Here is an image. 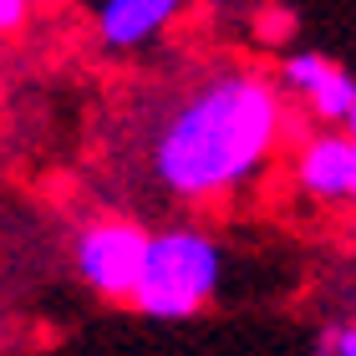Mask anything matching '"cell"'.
<instances>
[{"label":"cell","mask_w":356,"mask_h":356,"mask_svg":"<svg viewBox=\"0 0 356 356\" xmlns=\"http://www.w3.org/2000/svg\"><path fill=\"white\" fill-rule=\"evenodd\" d=\"M285 127L280 92L254 72L204 76L153 138V173L173 199H219L250 184Z\"/></svg>","instance_id":"obj_1"},{"label":"cell","mask_w":356,"mask_h":356,"mask_svg":"<svg viewBox=\"0 0 356 356\" xmlns=\"http://www.w3.org/2000/svg\"><path fill=\"white\" fill-rule=\"evenodd\" d=\"M224 254L199 229H163L148 245V265L133 290V305L153 321H188L199 316L219 290Z\"/></svg>","instance_id":"obj_2"},{"label":"cell","mask_w":356,"mask_h":356,"mask_svg":"<svg viewBox=\"0 0 356 356\" xmlns=\"http://www.w3.org/2000/svg\"><path fill=\"white\" fill-rule=\"evenodd\" d=\"M153 234L138 219H97L76 234V275L102 300H133Z\"/></svg>","instance_id":"obj_3"},{"label":"cell","mask_w":356,"mask_h":356,"mask_svg":"<svg viewBox=\"0 0 356 356\" xmlns=\"http://www.w3.org/2000/svg\"><path fill=\"white\" fill-rule=\"evenodd\" d=\"M351 153L356 143L346 133H321L300 148L296 158V184L321 204H336V199H351Z\"/></svg>","instance_id":"obj_4"},{"label":"cell","mask_w":356,"mask_h":356,"mask_svg":"<svg viewBox=\"0 0 356 356\" xmlns=\"http://www.w3.org/2000/svg\"><path fill=\"white\" fill-rule=\"evenodd\" d=\"M184 0H102L97 10V36L112 51H127V46H143L148 36H158Z\"/></svg>","instance_id":"obj_5"},{"label":"cell","mask_w":356,"mask_h":356,"mask_svg":"<svg viewBox=\"0 0 356 356\" xmlns=\"http://www.w3.org/2000/svg\"><path fill=\"white\" fill-rule=\"evenodd\" d=\"M305 102H311L316 118H326V122H346V118H351V107H356V76L341 72V67H331L311 92H305Z\"/></svg>","instance_id":"obj_6"},{"label":"cell","mask_w":356,"mask_h":356,"mask_svg":"<svg viewBox=\"0 0 356 356\" xmlns=\"http://www.w3.org/2000/svg\"><path fill=\"white\" fill-rule=\"evenodd\" d=\"M331 67H336V61H326L321 51H290V56L280 61V76H285V87H296V92L305 97V92H311Z\"/></svg>","instance_id":"obj_7"},{"label":"cell","mask_w":356,"mask_h":356,"mask_svg":"<svg viewBox=\"0 0 356 356\" xmlns=\"http://www.w3.org/2000/svg\"><path fill=\"white\" fill-rule=\"evenodd\" d=\"M316 356H356V326H326L316 336Z\"/></svg>","instance_id":"obj_8"},{"label":"cell","mask_w":356,"mask_h":356,"mask_svg":"<svg viewBox=\"0 0 356 356\" xmlns=\"http://www.w3.org/2000/svg\"><path fill=\"white\" fill-rule=\"evenodd\" d=\"M31 15V0H0V36H15Z\"/></svg>","instance_id":"obj_9"},{"label":"cell","mask_w":356,"mask_h":356,"mask_svg":"<svg viewBox=\"0 0 356 356\" xmlns=\"http://www.w3.org/2000/svg\"><path fill=\"white\" fill-rule=\"evenodd\" d=\"M346 138L356 143V107H351V118H346Z\"/></svg>","instance_id":"obj_10"},{"label":"cell","mask_w":356,"mask_h":356,"mask_svg":"<svg viewBox=\"0 0 356 356\" xmlns=\"http://www.w3.org/2000/svg\"><path fill=\"white\" fill-rule=\"evenodd\" d=\"M351 199H356V153H351Z\"/></svg>","instance_id":"obj_11"}]
</instances>
